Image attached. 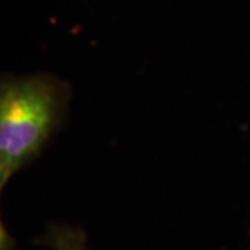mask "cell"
I'll use <instances>...</instances> for the list:
<instances>
[{
    "label": "cell",
    "mask_w": 250,
    "mask_h": 250,
    "mask_svg": "<svg viewBox=\"0 0 250 250\" xmlns=\"http://www.w3.org/2000/svg\"><path fill=\"white\" fill-rule=\"evenodd\" d=\"M70 82L53 74H3L0 81V189L36 160L64 125Z\"/></svg>",
    "instance_id": "cell-1"
},
{
    "label": "cell",
    "mask_w": 250,
    "mask_h": 250,
    "mask_svg": "<svg viewBox=\"0 0 250 250\" xmlns=\"http://www.w3.org/2000/svg\"><path fill=\"white\" fill-rule=\"evenodd\" d=\"M35 242L52 250H89L85 231L67 224H49L45 238Z\"/></svg>",
    "instance_id": "cell-2"
}]
</instances>
